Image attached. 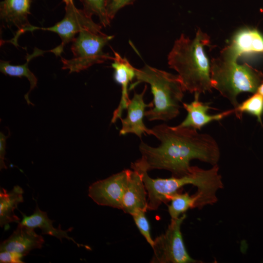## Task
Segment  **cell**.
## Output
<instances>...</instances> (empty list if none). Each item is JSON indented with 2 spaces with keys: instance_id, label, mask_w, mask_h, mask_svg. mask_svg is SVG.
Instances as JSON below:
<instances>
[{
  "instance_id": "obj_4",
  "label": "cell",
  "mask_w": 263,
  "mask_h": 263,
  "mask_svg": "<svg viewBox=\"0 0 263 263\" xmlns=\"http://www.w3.org/2000/svg\"><path fill=\"white\" fill-rule=\"evenodd\" d=\"M135 78L136 81L131 85L129 90L141 83L150 86L153 107L145 113L149 121H168L179 115L186 91L178 75L146 64L136 69Z\"/></svg>"
},
{
  "instance_id": "obj_5",
  "label": "cell",
  "mask_w": 263,
  "mask_h": 263,
  "mask_svg": "<svg viewBox=\"0 0 263 263\" xmlns=\"http://www.w3.org/2000/svg\"><path fill=\"white\" fill-rule=\"evenodd\" d=\"M212 88L226 98L236 109L238 95L244 92L255 93L261 83L259 75L246 64H239L220 55L210 63Z\"/></svg>"
},
{
  "instance_id": "obj_12",
  "label": "cell",
  "mask_w": 263,
  "mask_h": 263,
  "mask_svg": "<svg viewBox=\"0 0 263 263\" xmlns=\"http://www.w3.org/2000/svg\"><path fill=\"white\" fill-rule=\"evenodd\" d=\"M114 54L112 67L114 70L113 78L116 82L121 86V96L119 104L114 111L111 120L114 123L121 119L124 110L130 102L128 94V86L135 78L136 68L133 67L128 59L123 57L117 52L113 50Z\"/></svg>"
},
{
  "instance_id": "obj_7",
  "label": "cell",
  "mask_w": 263,
  "mask_h": 263,
  "mask_svg": "<svg viewBox=\"0 0 263 263\" xmlns=\"http://www.w3.org/2000/svg\"><path fill=\"white\" fill-rule=\"evenodd\" d=\"M186 218L185 213L178 218L171 219L165 232L154 239L150 263H202L192 258L185 247L181 227Z\"/></svg>"
},
{
  "instance_id": "obj_25",
  "label": "cell",
  "mask_w": 263,
  "mask_h": 263,
  "mask_svg": "<svg viewBox=\"0 0 263 263\" xmlns=\"http://www.w3.org/2000/svg\"><path fill=\"white\" fill-rule=\"evenodd\" d=\"M23 257L17 253L8 251L0 252V263H22Z\"/></svg>"
},
{
  "instance_id": "obj_19",
  "label": "cell",
  "mask_w": 263,
  "mask_h": 263,
  "mask_svg": "<svg viewBox=\"0 0 263 263\" xmlns=\"http://www.w3.org/2000/svg\"><path fill=\"white\" fill-rule=\"evenodd\" d=\"M48 52H51V50L44 51L35 48L32 54L27 53L25 56L26 62L22 65H13L10 63L9 61L0 60V71L2 74L10 76L25 77L29 80L30 85V89L24 95V98L28 105H34L29 100V95L31 91L37 86L38 83L37 78L28 68L29 63L33 58L42 56L43 54Z\"/></svg>"
},
{
  "instance_id": "obj_26",
  "label": "cell",
  "mask_w": 263,
  "mask_h": 263,
  "mask_svg": "<svg viewBox=\"0 0 263 263\" xmlns=\"http://www.w3.org/2000/svg\"><path fill=\"white\" fill-rule=\"evenodd\" d=\"M9 135L5 136L2 132H0V169H7L4 162L5 155L6 154V139Z\"/></svg>"
},
{
  "instance_id": "obj_8",
  "label": "cell",
  "mask_w": 263,
  "mask_h": 263,
  "mask_svg": "<svg viewBox=\"0 0 263 263\" xmlns=\"http://www.w3.org/2000/svg\"><path fill=\"white\" fill-rule=\"evenodd\" d=\"M63 1L65 3V14L61 20L50 27H36V30L53 32L59 36L61 43L50 50L56 56H61L65 46L72 42L75 38V35L80 31L86 30L95 33L102 32V25L95 23L83 9L77 8L73 0H63Z\"/></svg>"
},
{
  "instance_id": "obj_9",
  "label": "cell",
  "mask_w": 263,
  "mask_h": 263,
  "mask_svg": "<svg viewBox=\"0 0 263 263\" xmlns=\"http://www.w3.org/2000/svg\"><path fill=\"white\" fill-rule=\"evenodd\" d=\"M129 171L124 169L93 183L89 187L88 196L99 206L121 209Z\"/></svg>"
},
{
  "instance_id": "obj_23",
  "label": "cell",
  "mask_w": 263,
  "mask_h": 263,
  "mask_svg": "<svg viewBox=\"0 0 263 263\" xmlns=\"http://www.w3.org/2000/svg\"><path fill=\"white\" fill-rule=\"evenodd\" d=\"M145 212L143 210H138L132 214V216L140 233L152 247L154 240L151 236L150 225L146 217Z\"/></svg>"
},
{
  "instance_id": "obj_27",
  "label": "cell",
  "mask_w": 263,
  "mask_h": 263,
  "mask_svg": "<svg viewBox=\"0 0 263 263\" xmlns=\"http://www.w3.org/2000/svg\"><path fill=\"white\" fill-rule=\"evenodd\" d=\"M257 92L258 94L263 96V82L259 85Z\"/></svg>"
},
{
  "instance_id": "obj_2",
  "label": "cell",
  "mask_w": 263,
  "mask_h": 263,
  "mask_svg": "<svg viewBox=\"0 0 263 263\" xmlns=\"http://www.w3.org/2000/svg\"><path fill=\"white\" fill-rule=\"evenodd\" d=\"M209 43V37L199 29L193 39L182 34L168 55V65L177 72L186 91L211 92V65L204 49Z\"/></svg>"
},
{
  "instance_id": "obj_10",
  "label": "cell",
  "mask_w": 263,
  "mask_h": 263,
  "mask_svg": "<svg viewBox=\"0 0 263 263\" xmlns=\"http://www.w3.org/2000/svg\"><path fill=\"white\" fill-rule=\"evenodd\" d=\"M33 0H3L0 4V18L4 28L17 29L13 38L8 42L18 46L19 36L27 31L33 32L35 26L28 20L30 8Z\"/></svg>"
},
{
  "instance_id": "obj_16",
  "label": "cell",
  "mask_w": 263,
  "mask_h": 263,
  "mask_svg": "<svg viewBox=\"0 0 263 263\" xmlns=\"http://www.w3.org/2000/svg\"><path fill=\"white\" fill-rule=\"evenodd\" d=\"M200 94L197 93H194V100L190 103H182L183 108L187 111L188 114L185 119L177 126L200 130L203 127L212 121L221 120L235 113L233 108L221 113L208 114V111L213 108L208 104L200 101Z\"/></svg>"
},
{
  "instance_id": "obj_14",
  "label": "cell",
  "mask_w": 263,
  "mask_h": 263,
  "mask_svg": "<svg viewBox=\"0 0 263 263\" xmlns=\"http://www.w3.org/2000/svg\"><path fill=\"white\" fill-rule=\"evenodd\" d=\"M121 209L132 215L138 210H148V194L140 173L130 169Z\"/></svg>"
},
{
  "instance_id": "obj_13",
  "label": "cell",
  "mask_w": 263,
  "mask_h": 263,
  "mask_svg": "<svg viewBox=\"0 0 263 263\" xmlns=\"http://www.w3.org/2000/svg\"><path fill=\"white\" fill-rule=\"evenodd\" d=\"M44 242L43 237L37 234L34 228L19 223L10 237L1 243L0 251L15 253L23 257L31 250L41 248Z\"/></svg>"
},
{
  "instance_id": "obj_21",
  "label": "cell",
  "mask_w": 263,
  "mask_h": 263,
  "mask_svg": "<svg viewBox=\"0 0 263 263\" xmlns=\"http://www.w3.org/2000/svg\"><path fill=\"white\" fill-rule=\"evenodd\" d=\"M237 117L241 118L243 113H250L257 118L262 123V116L263 113V96L258 94H255L234 109Z\"/></svg>"
},
{
  "instance_id": "obj_20",
  "label": "cell",
  "mask_w": 263,
  "mask_h": 263,
  "mask_svg": "<svg viewBox=\"0 0 263 263\" xmlns=\"http://www.w3.org/2000/svg\"><path fill=\"white\" fill-rule=\"evenodd\" d=\"M169 201L168 212L171 219L179 218L189 208H202L200 197L196 193L190 195L188 192L178 191L170 197Z\"/></svg>"
},
{
  "instance_id": "obj_18",
  "label": "cell",
  "mask_w": 263,
  "mask_h": 263,
  "mask_svg": "<svg viewBox=\"0 0 263 263\" xmlns=\"http://www.w3.org/2000/svg\"><path fill=\"white\" fill-rule=\"evenodd\" d=\"M23 190L19 186H15L8 191L1 188L0 191V225L8 227L9 224L12 222L19 223L20 218L14 213L18 205L23 202Z\"/></svg>"
},
{
  "instance_id": "obj_1",
  "label": "cell",
  "mask_w": 263,
  "mask_h": 263,
  "mask_svg": "<svg viewBox=\"0 0 263 263\" xmlns=\"http://www.w3.org/2000/svg\"><path fill=\"white\" fill-rule=\"evenodd\" d=\"M153 135L160 142L153 147L141 141L139 150L141 157L132 163L131 169L139 172L153 169L170 171L172 176L181 177L191 172L190 162L194 159L218 164L220 150L215 139L197 130L162 124L152 129Z\"/></svg>"
},
{
  "instance_id": "obj_15",
  "label": "cell",
  "mask_w": 263,
  "mask_h": 263,
  "mask_svg": "<svg viewBox=\"0 0 263 263\" xmlns=\"http://www.w3.org/2000/svg\"><path fill=\"white\" fill-rule=\"evenodd\" d=\"M263 52V36L257 30L244 28L234 36L230 45L221 52V55L236 60L243 55Z\"/></svg>"
},
{
  "instance_id": "obj_3",
  "label": "cell",
  "mask_w": 263,
  "mask_h": 263,
  "mask_svg": "<svg viewBox=\"0 0 263 263\" xmlns=\"http://www.w3.org/2000/svg\"><path fill=\"white\" fill-rule=\"evenodd\" d=\"M218 164L208 169L192 166L190 173L181 177L152 178L147 172H139L148 194V210H156L162 203L169 202L170 197L183 187L192 185L197 188L204 207L218 201L216 193L223 188L222 178Z\"/></svg>"
},
{
  "instance_id": "obj_11",
  "label": "cell",
  "mask_w": 263,
  "mask_h": 263,
  "mask_svg": "<svg viewBox=\"0 0 263 263\" xmlns=\"http://www.w3.org/2000/svg\"><path fill=\"white\" fill-rule=\"evenodd\" d=\"M147 89V86L145 85L141 93H134L127 108V116L120 119L122 126L119 131L120 135L133 133L141 138L142 134L153 135L152 129L148 128L143 121L146 108L153 107L152 102L149 104H146L144 102V95Z\"/></svg>"
},
{
  "instance_id": "obj_17",
  "label": "cell",
  "mask_w": 263,
  "mask_h": 263,
  "mask_svg": "<svg viewBox=\"0 0 263 263\" xmlns=\"http://www.w3.org/2000/svg\"><path fill=\"white\" fill-rule=\"evenodd\" d=\"M22 219L20 222V224L34 229L39 228L42 231V234L54 236L58 238L60 242H62L63 238H66L72 241L77 246H80L73 238L68 235V232H71L73 229V227L63 230L59 225L57 228H55L53 225V221L48 218L46 212L43 211L39 208L38 205L32 215L27 216L22 213Z\"/></svg>"
},
{
  "instance_id": "obj_24",
  "label": "cell",
  "mask_w": 263,
  "mask_h": 263,
  "mask_svg": "<svg viewBox=\"0 0 263 263\" xmlns=\"http://www.w3.org/2000/svg\"><path fill=\"white\" fill-rule=\"evenodd\" d=\"M135 0H107L106 9L109 19L111 21L117 12L125 6L132 4Z\"/></svg>"
},
{
  "instance_id": "obj_22",
  "label": "cell",
  "mask_w": 263,
  "mask_h": 263,
  "mask_svg": "<svg viewBox=\"0 0 263 263\" xmlns=\"http://www.w3.org/2000/svg\"><path fill=\"white\" fill-rule=\"evenodd\" d=\"M82 3L84 11L89 16H96L100 24L106 27L110 26L111 20L108 18L106 5L107 0H80Z\"/></svg>"
},
{
  "instance_id": "obj_6",
  "label": "cell",
  "mask_w": 263,
  "mask_h": 263,
  "mask_svg": "<svg viewBox=\"0 0 263 263\" xmlns=\"http://www.w3.org/2000/svg\"><path fill=\"white\" fill-rule=\"evenodd\" d=\"M114 37L102 32L95 33L86 30L80 31L72 41L71 49L73 57L67 59L61 56L62 69L69 70L70 74L78 73L94 64L113 60V57L103 50Z\"/></svg>"
}]
</instances>
